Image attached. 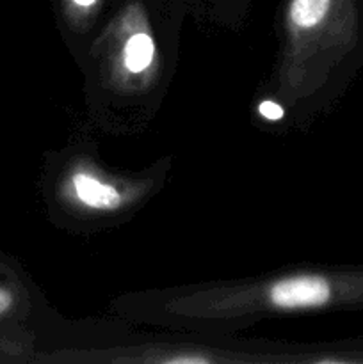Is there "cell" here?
<instances>
[{
  "label": "cell",
  "instance_id": "cell-1",
  "mask_svg": "<svg viewBox=\"0 0 363 364\" xmlns=\"http://www.w3.org/2000/svg\"><path fill=\"white\" fill-rule=\"evenodd\" d=\"M110 313L130 323L237 334L263 320L363 309V265H295L253 277L128 291Z\"/></svg>",
  "mask_w": 363,
  "mask_h": 364
},
{
  "label": "cell",
  "instance_id": "cell-3",
  "mask_svg": "<svg viewBox=\"0 0 363 364\" xmlns=\"http://www.w3.org/2000/svg\"><path fill=\"white\" fill-rule=\"evenodd\" d=\"M359 0H283L278 53L260 95L276 100L288 127H302L337 96L362 39Z\"/></svg>",
  "mask_w": 363,
  "mask_h": 364
},
{
  "label": "cell",
  "instance_id": "cell-6",
  "mask_svg": "<svg viewBox=\"0 0 363 364\" xmlns=\"http://www.w3.org/2000/svg\"><path fill=\"white\" fill-rule=\"evenodd\" d=\"M121 0H56L60 36L75 60L105 25Z\"/></svg>",
  "mask_w": 363,
  "mask_h": 364
},
{
  "label": "cell",
  "instance_id": "cell-2",
  "mask_svg": "<svg viewBox=\"0 0 363 364\" xmlns=\"http://www.w3.org/2000/svg\"><path fill=\"white\" fill-rule=\"evenodd\" d=\"M180 0H121L80 59L88 121L132 135L159 112L180 55Z\"/></svg>",
  "mask_w": 363,
  "mask_h": 364
},
{
  "label": "cell",
  "instance_id": "cell-7",
  "mask_svg": "<svg viewBox=\"0 0 363 364\" xmlns=\"http://www.w3.org/2000/svg\"><path fill=\"white\" fill-rule=\"evenodd\" d=\"M209 9L214 21L221 25L233 23V0H209Z\"/></svg>",
  "mask_w": 363,
  "mask_h": 364
},
{
  "label": "cell",
  "instance_id": "cell-5",
  "mask_svg": "<svg viewBox=\"0 0 363 364\" xmlns=\"http://www.w3.org/2000/svg\"><path fill=\"white\" fill-rule=\"evenodd\" d=\"M322 343L246 340L235 334L169 331L125 334L95 347L53 355L60 364H319Z\"/></svg>",
  "mask_w": 363,
  "mask_h": 364
},
{
  "label": "cell",
  "instance_id": "cell-9",
  "mask_svg": "<svg viewBox=\"0 0 363 364\" xmlns=\"http://www.w3.org/2000/svg\"><path fill=\"white\" fill-rule=\"evenodd\" d=\"M246 9H248V0H233V23L241 21Z\"/></svg>",
  "mask_w": 363,
  "mask_h": 364
},
{
  "label": "cell",
  "instance_id": "cell-4",
  "mask_svg": "<svg viewBox=\"0 0 363 364\" xmlns=\"http://www.w3.org/2000/svg\"><path fill=\"white\" fill-rule=\"evenodd\" d=\"M171 167L167 155L142 169L114 167L95 139L75 135L46 164L45 199L52 220L75 235L127 224L166 187Z\"/></svg>",
  "mask_w": 363,
  "mask_h": 364
},
{
  "label": "cell",
  "instance_id": "cell-8",
  "mask_svg": "<svg viewBox=\"0 0 363 364\" xmlns=\"http://www.w3.org/2000/svg\"><path fill=\"white\" fill-rule=\"evenodd\" d=\"M14 304H16V297H14L13 291L0 287V316L7 315L14 308Z\"/></svg>",
  "mask_w": 363,
  "mask_h": 364
},
{
  "label": "cell",
  "instance_id": "cell-10",
  "mask_svg": "<svg viewBox=\"0 0 363 364\" xmlns=\"http://www.w3.org/2000/svg\"><path fill=\"white\" fill-rule=\"evenodd\" d=\"M359 2H362V0H359Z\"/></svg>",
  "mask_w": 363,
  "mask_h": 364
}]
</instances>
